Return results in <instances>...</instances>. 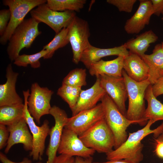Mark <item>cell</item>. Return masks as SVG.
<instances>
[{"label":"cell","mask_w":163,"mask_h":163,"mask_svg":"<svg viewBox=\"0 0 163 163\" xmlns=\"http://www.w3.org/2000/svg\"><path fill=\"white\" fill-rule=\"evenodd\" d=\"M155 123L152 120H149L143 128L129 133L127 139L120 146L106 154L107 159L108 161L126 160L133 163H139L143 158L142 139L152 133L157 138L163 133V122L156 128L151 129V126Z\"/></svg>","instance_id":"cell-1"},{"label":"cell","mask_w":163,"mask_h":163,"mask_svg":"<svg viewBox=\"0 0 163 163\" xmlns=\"http://www.w3.org/2000/svg\"><path fill=\"white\" fill-rule=\"evenodd\" d=\"M122 74L126 84L129 100L126 117L130 120L136 122L140 126H145L148 120L145 117L146 109L145 97L146 90L150 83L148 79L139 82L132 80L124 69Z\"/></svg>","instance_id":"cell-2"},{"label":"cell","mask_w":163,"mask_h":163,"mask_svg":"<svg viewBox=\"0 0 163 163\" xmlns=\"http://www.w3.org/2000/svg\"><path fill=\"white\" fill-rule=\"evenodd\" d=\"M40 22L31 17L24 20L15 29L9 40L7 48L8 57L14 61L24 48H30L41 32L38 29Z\"/></svg>","instance_id":"cell-3"},{"label":"cell","mask_w":163,"mask_h":163,"mask_svg":"<svg viewBox=\"0 0 163 163\" xmlns=\"http://www.w3.org/2000/svg\"><path fill=\"white\" fill-rule=\"evenodd\" d=\"M104 113V119L114 137V149L120 146L127 139L126 130L131 124L137 123L128 119L120 111L118 107L107 93L101 100Z\"/></svg>","instance_id":"cell-4"},{"label":"cell","mask_w":163,"mask_h":163,"mask_svg":"<svg viewBox=\"0 0 163 163\" xmlns=\"http://www.w3.org/2000/svg\"><path fill=\"white\" fill-rule=\"evenodd\" d=\"M88 148L99 153L109 152L113 150L115 141L114 135L104 118L100 120L78 136Z\"/></svg>","instance_id":"cell-5"},{"label":"cell","mask_w":163,"mask_h":163,"mask_svg":"<svg viewBox=\"0 0 163 163\" xmlns=\"http://www.w3.org/2000/svg\"><path fill=\"white\" fill-rule=\"evenodd\" d=\"M29 89L23 91L24 97V110L23 117L26 121L33 137L32 149L29 154L34 161L42 159L45 148L46 138L49 135L50 129L49 122L44 120L40 126H37L35 123L34 118L29 113L27 106V100L30 95Z\"/></svg>","instance_id":"cell-6"},{"label":"cell","mask_w":163,"mask_h":163,"mask_svg":"<svg viewBox=\"0 0 163 163\" xmlns=\"http://www.w3.org/2000/svg\"><path fill=\"white\" fill-rule=\"evenodd\" d=\"M47 2L46 0H4L3 5L8 7L11 13L10 20L0 43L5 45L18 25L24 20L27 14L38 5Z\"/></svg>","instance_id":"cell-7"},{"label":"cell","mask_w":163,"mask_h":163,"mask_svg":"<svg viewBox=\"0 0 163 163\" xmlns=\"http://www.w3.org/2000/svg\"><path fill=\"white\" fill-rule=\"evenodd\" d=\"M68 37L73 53V62L78 64L83 51L91 44L88 22L76 15L68 27Z\"/></svg>","instance_id":"cell-8"},{"label":"cell","mask_w":163,"mask_h":163,"mask_svg":"<svg viewBox=\"0 0 163 163\" xmlns=\"http://www.w3.org/2000/svg\"><path fill=\"white\" fill-rule=\"evenodd\" d=\"M31 17L43 23L52 28L56 34L62 29L68 27L76 15L75 12L58 11L50 9L46 3L38 5L30 12Z\"/></svg>","instance_id":"cell-9"},{"label":"cell","mask_w":163,"mask_h":163,"mask_svg":"<svg viewBox=\"0 0 163 163\" xmlns=\"http://www.w3.org/2000/svg\"><path fill=\"white\" fill-rule=\"evenodd\" d=\"M53 92L46 87H41L37 82L33 83L27 100L28 111L39 124L40 119L44 115L49 114L52 107L50 101Z\"/></svg>","instance_id":"cell-10"},{"label":"cell","mask_w":163,"mask_h":163,"mask_svg":"<svg viewBox=\"0 0 163 163\" xmlns=\"http://www.w3.org/2000/svg\"><path fill=\"white\" fill-rule=\"evenodd\" d=\"M97 77L100 79L101 87L112 99L121 112L126 116L127 111L125 104L128 93L123 77L105 75Z\"/></svg>","instance_id":"cell-11"},{"label":"cell","mask_w":163,"mask_h":163,"mask_svg":"<svg viewBox=\"0 0 163 163\" xmlns=\"http://www.w3.org/2000/svg\"><path fill=\"white\" fill-rule=\"evenodd\" d=\"M104 118V111L101 103L92 109L81 111L68 118L65 127L72 131L79 136Z\"/></svg>","instance_id":"cell-12"},{"label":"cell","mask_w":163,"mask_h":163,"mask_svg":"<svg viewBox=\"0 0 163 163\" xmlns=\"http://www.w3.org/2000/svg\"><path fill=\"white\" fill-rule=\"evenodd\" d=\"M53 117L55 124L50 129V141L46 151L47 156L46 163H53L60 142L63 130L68 117L64 110L54 105L49 113Z\"/></svg>","instance_id":"cell-13"},{"label":"cell","mask_w":163,"mask_h":163,"mask_svg":"<svg viewBox=\"0 0 163 163\" xmlns=\"http://www.w3.org/2000/svg\"><path fill=\"white\" fill-rule=\"evenodd\" d=\"M95 152L87 147L76 133L64 128L57 151L59 154L86 158L91 157Z\"/></svg>","instance_id":"cell-14"},{"label":"cell","mask_w":163,"mask_h":163,"mask_svg":"<svg viewBox=\"0 0 163 163\" xmlns=\"http://www.w3.org/2000/svg\"><path fill=\"white\" fill-rule=\"evenodd\" d=\"M139 7L134 14L126 21L124 29L129 34H137L148 25L153 14L151 0H140Z\"/></svg>","instance_id":"cell-15"},{"label":"cell","mask_w":163,"mask_h":163,"mask_svg":"<svg viewBox=\"0 0 163 163\" xmlns=\"http://www.w3.org/2000/svg\"><path fill=\"white\" fill-rule=\"evenodd\" d=\"M9 133V138L5 150L8 153L13 146L21 143L26 151H31L33 146V137L28 126L24 117L17 122L7 126Z\"/></svg>","instance_id":"cell-16"},{"label":"cell","mask_w":163,"mask_h":163,"mask_svg":"<svg viewBox=\"0 0 163 163\" xmlns=\"http://www.w3.org/2000/svg\"><path fill=\"white\" fill-rule=\"evenodd\" d=\"M18 75V73L13 71L11 64H8L6 69V82L0 85V106L24 103L16 89Z\"/></svg>","instance_id":"cell-17"},{"label":"cell","mask_w":163,"mask_h":163,"mask_svg":"<svg viewBox=\"0 0 163 163\" xmlns=\"http://www.w3.org/2000/svg\"><path fill=\"white\" fill-rule=\"evenodd\" d=\"M106 94L101 85L99 78L97 77L95 82L91 88L82 90L75 106L71 110L72 116L81 111L94 108Z\"/></svg>","instance_id":"cell-18"},{"label":"cell","mask_w":163,"mask_h":163,"mask_svg":"<svg viewBox=\"0 0 163 163\" xmlns=\"http://www.w3.org/2000/svg\"><path fill=\"white\" fill-rule=\"evenodd\" d=\"M129 54L124 44L121 45L109 48H100L91 45L83 52L80 59L88 69L92 63L98 61L102 58L110 56L126 57Z\"/></svg>","instance_id":"cell-19"},{"label":"cell","mask_w":163,"mask_h":163,"mask_svg":"<svg viewBox=\"0 0 163 163\" xmlns=\"http://www.w3.org/2000/svg\"><path fill=\"white\" fill-rule=\"evenodd\" d=\"M141 58L149 67L148 80L152 85L163 77V42L156 44L152 54Z\"/></svg>","instance_id":"cell-20"},{"label":"cell","mask_w":163,"mask_h":163,"mask_svg":"<svg viewBox=\"0 0 163 163\" xmlns=\"http://www.w3.org/2000/svg\"><path fill=\"white\" fill-rule=\"evenodd\" d=\"M123 69L128 75L136 82H141L148 79L149 67L137 55L129 53L124 57Z\"/></svg>","instance_id":"cell-21"},{"label":"cell","mask_w":163,"mask_h":163,"mask_svg":"<svg viewBox=\"0 0 163 163\" xmlns=\"http://www.w3.org/2000/svg\"><path fill=\"white\" fill-rule=\"evenodd\" d=\"M124 58L119 56L116 59L109 61L101 59L91 64L88 69L89 73L96 77L103 75L122 77Z\"/></svg>","instance_id":"cell-22"},{"label":"cell","mask_w":163,"mask_h":163,"mask_svg":"<svg viewBox=\"0 0 163 163\" xmlns=\"http://www.w3.org/2000/svg\"><path fill=\"white\" fill-rule=\"evenodd\" d=\"M158 37L152 30L146 31L139 35L135 38H132L124 44L129 53L137 55L141 57L145 54L151 43L156 42Z\"/></svg>","instance_id":"cell-23"},{"label":"cell","mask_w":163,"mask_h":163,"mask_svg":"<svg viewBox=\"0 0 163 163\" xmlns=\"http://www.w3.org/2000/svg\"><path fill=\"white\" fill-rule=\"evenodd\" d=\"M152 85H150L146 90L145 99L147 102L145 117L147 120H151L155 122L163 120V104L158 100L153 94Z\"/></svg>","instance_id":"cell-24"},{"label":"cell","mask_w":163,"mask_h":163,"mask_svg":"<svg viewBox=\"0 0 163 163\" xmlns=\"http://www.w3.org/2000/svg\"><path fill=\"white\" fill-rule=\"evenodd\" d=\"M24 103L13 105L0 106V124L8 126L23 117Z\"/></svg>","instance_id":"cell-25"},{"label":"cell","mask_w":163,"mask_h":163,"mask_svg":"<svg viewBox=\"0 0 163 163\" xmlns=\"http://www.w3.org/2000/svg\"><path fill=\"white\" fill-rule=\"evenodd\" d=\"M86 2V0H47L46 4L53 11L78 12L84 7Z\"/></svg>","instance_id":"cell-26"},{"label":"cell","mask_w":163,"mask_h":163,"mask_svg":"<svg viewBox=\"0 0 163 163\" xmlns=\"http://www.w3.org/2000/svg\"><path fill=\"white\" fill-rule=\"evenodd\" d=\"M68 32V28H64L59 32L56 34L50 42L43 47V49L48 51L47 54L43 58L44 59L51 58L56 51L64 47L69 43Z\"/></svg>","instance_id":"cell-27"},{"label":"cell","mask_w":163,"mask_h":163,"mask_svg":"<svg viewBox=\"0 0 163 163\" xmlns=\"http://www.w3.org/2000/svg\"><path fill=\"white\" fill-rule=\"evenodd\" d=\"M81 87H73L62 84L57 94L68 104L71 110L75 106L82 90Z\"/></svg>","instance_id":"cell-28"},{"label":"cell","mask_w":163,"mask_h":163,"mask_svg":"<svg viewBox=\"0 0 163 163\" xmlns=\"http://www.w3.org/2000/svg\"><path fill=\"white\" fill-rule=\"evenodd\" d=\"M47 53V50L42 49L34 54L19 55L14 61V64L18 66L27 67L30 65L32 68H38L41 65L40 59L43 58Z\"/></svg>","instance_id":"cell-29"},{"label":"cell","mask_w":163,"mask_h":163,"mask_svg":"<svg viewBox=\"0 0 163 163\" xmlns=\"http://www.w3.org/2000/svg\"><path fill=\"white\" fill-rule=\"evenodd\" d=\"M86 77V69L76 68L71 71L64 78L62 84L82 88L87 85Z\"/></svg>","instance_id":"cell-30"},{"label":"cell","mask_w":163,"mask_h":163,"mask_svg":"<svg viewBox=\"0 0 163 163\" xmlns=\"http://www.w3.org/2000/svg\"><path fill=\"white\" fill-rule=\"evenodd\" d=\"M136 0H107V2L116 7L120 12L130 13Z\"/></svg>","instance_id":"cell-31"},{"label":"cell","mask_w":163,"mask_h":163,"mask_svg":"<svg viewBox=\"0 0 163 163\" xmlns=\"http://www.w3.org/2000/svg\"><path fill=\"white\" fill-rule=\"evenodd\" d=\"M11 13L9 9H3L0 11V35L5 32L10 19Z\"/></svg>","instance_id":"cell-32"},{"label":"cell","mask_w":163,"mask_h":163,"mask_svg":"<svg viewBox=\"0 0 163 163\" xmlns=\"http://www.w3.org/2000/svg\"><path fill=\"white\" fill-rule=\"evenodd\" d=\"M9 133L6 126L0 124V149L6 146L9 137Z\"/></svg>","instance_id":"cell-33"},{"label":"cell","mask_w":163,"mask_h":163,"mask_svg":"<svg viewBox=\"0 0 163 163\" xmlns=\"http://www.w3.org/2000/svg\"><path fill=\"white\" fill-rule=\"evenodd\" d=\"M152 89L153 94L156 98L163 94V77L152 85Z\"/></svg>","instance_id":"cell-34"},{"label":"cell","mask_w":163,"mask_h":163,"mask_svg":"<svg viewBox=\"0 0 163 163\" xmlns=\"http://www.w3.org/2000/svg\"><path fill=\"white\" fill-rule=\"evenodd\" d=\"M153 11V14L160 16L163 11V0H151Z\"/></svg>","instance_id":"cell-35"},{"label":"cell","mask_w":163,"mask_h":163,"mask_svg":"<svg viewBox=\"0 0 163 163\" xmlns=\"http://www.w3.org/2000/svg\"><path fill=\"white\" fill-rule=\"evenodd\" d=\"M53 163H75V158L74 157L60 154L56 156Z\"/></svg>","instance_id":"cell-36"},{"label":"cell","mask_w":163,"mask_h":163,"mask_svg":"<svg viewBox=\"0 0 163 163\" xmlns=\"http://www.w3.org/2000/svg\"><path fill=\"white\" fill-rule=\"evenodd\" d=\"M0 160L2 163H32V161L27 157H24L21 162H16L9 159L7 156L1 152H0Z\"/></svg>","instance_id":"cell-37"},{"label":"cell","mask_w":163,"mask_h":163,"mask_svg":"<svg viewBox=\"0 0 163 163\" xmlns=\"http://www.w3.org/2000/svg\"><path fill=\"white\" fill-rule=\"evenodd\" d=\"M155 152L159 158L163 159V142L155 139Z\"/></svg>","instance_id":"cell-38"},{"label":"cell","mask_w":163,"mask_h":163,"mask_svg":"<svg viewBox=\"0 0 163 163\" xmlns=\"http://www.w3.org/2000/svg\"><path fill=\"white\" fill-rule=\"evenodd\" d=\"M93 160L92 156L86 158L76 156L75 158V163H92Z\"/></svg>","instance_id":"cell-39"},{"label":"cell","mask_w":163,"mask_h":163,"mask_svg":"<svg viewBox=\"0 0 163 163\" xmlns=\"http://www.w3.org/2000/svg\"><path fill=\"white\" fill-rule=\"evenodd\" d=\"M92 163H133L126 160H110L105 162H93Z\"/></svg>","instance_id":"cell-40"},{"label":"cell","mask_w":163,"mask_h":163,"mask_svg":"<svg viewBox=\"0 0 163 163\" xmlns=\"http://www.w3.org/2000/svg\"><path fill=\"white\" fill-rule=\"evenodd\" d=\"M158 140L163 142V133L156 139Z\"/></svg>","instance_id":"cell-41"},{"label":"cell","mask_w":163,"mask_h":163,"mask_svg":"<svg viewBox=\"0 0 163 163\" xmlns=\"http://www.w3.org/2000/svg\"><path fill=\"white\" fill-rule=\"evenodd\" d=\"M35 163H43L42 162L40 161H38V162H37Z\"/></svg>","instance_id":"cell-42"},{"label":"cell","mask_w":163,"mask_h":163,"mask_svg":"<svg viewBox=\"0 0 163 163\" xmlns=\"http://www.w3.org/2000/svg\"><path fill=\"white\" fill-rule=\"evenodd\" d=\"M161 19L162 20V21H163V17H162L161 18Z\"/></svg>","instance_id":"cell-43"},{"label":"cell","mask_w":163,"mask_h":163,"mask_svg":"<svg viewBox=\"0 0 163 163\" xmlns=\"http://www.w3.org/2000/svg\"><path fill=\"white\" fill-rule=\"evenodd\" d=\"M161 14H162L163 15V11L161 13Z\"/></svg>","instance_id":"cell-44"}]
</instances>
